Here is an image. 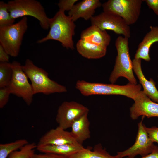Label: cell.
<instances>
[{"label":"cell","mask_w":158,"mask_h":158,"mask_svg":"<svg viewBox=\"0 0 158 158\" xmlns=\"http://www.w3.org/2000/svg\"><path fill=\"white\" fill-rule=\"evenodd\" d=\"M80 39L95 44L107 47L111 41V37L106 31L92 25L81 33Z\"/></svg>","instance_id":"16"},{"label":"cell","mask_w":158,"mask_h":158,"mask_svg":"<svg viewBox=\"0 0 158 158\" xmlns=\"http://www.w3.org/2000/svg\"></svg>","instance_id":"33"},{"label":"cell","mask_w":158,"mask_h":158,"mask_svg":"<svg viewBox=\"0 0 158 158\" xmlns=\"http://www.w3.org/2000/svg\"><path fill=\"white\" fill-rule=\"evenodd\" d=\"M49 30L44 37L37 41L42 43L49 40L60 42L67 49H74L73 37L75 34V25L71 18L66 16L65 11L59 9L54 16L49 18Z\"/></svg>","instance_id":"1"},{"label":"cell","mask_w":158,"mask_h":158,"mask_svg":"<svg viewBox=\"0 0 158 158\" xmlns=\"http://www.w3.org/2000/svg\"><path fill=\"white\" fill-rule=\"evenodd\" d=\"M90 20L92 25H96L102 30H111L128 38L131 37L129 25L121 17L116 14L103 11L93 16Z\"/></svg>","instance_id":"10"},{"label":"cell","mask_w":158,"mask_h":158,"mask_svg":"<svg viewBox=\"0 0 158 158\" xmlns=\"http://www.w3.org/2000/svg\"><path fill=\"white\" fill-rule=\"evenodd\" d=\"M76 48L82 56L89 59H97L106 54L107 48L87 42L80 39L77 42Z\"/></svg>","instance_id":"19"},{"label":"cell","mask_w":158,"mask_h":158,"mask_svg":"<svg viewBox=\"0 0 158 158\" xmlns=\"http://www.w3.org/2000/svg\"><path fill=\"white\" fill-rule=\"evenodd\" d=\"M11 64L13 75L7 87L11 94L22 98L27 105L30 106L32 102L34 95L32 85L20 63L14 61Z\"/></svg>","instance_id":"8"},{"label":"cell","mask_w":158,"mask_h":158,"mask_svg":"<svg viewBox=\"0 0 158 158\" xmlns=\"http://www.w3.org/2000/svg\"><path fill=\"white\" fill-rule=\"evenodd\" d=\"M68 158H119L116 155H110L100 144L95 145L93 151L87 148L71 154Z\"/></svg>","instance_id":"21"},{"label":"cell","mask_w":158,"mask_h":158,"mask_svg":"<svg viewBox=\"0 0 158 158\" xmlns=\"http://www.w3.org/2000/svg\"><path fill=\"white\" fill-rule=\"evenodd\" d=\"M75 88L84 96L120 95L126 96L134 101L141 91L142 87L140 84L135 85L130 82L126 85H120L78 80L76 83Z\"/></svg>","instance_id":"2"},{"label":"cell","mask_w":158,"mask_h":158,"mask_svg":"<svg viewBox=\"0 0 158 158\" xmlns=\"http://www.w3.org/2000/svg\"><path fill=\"white\" fill-rule=\"evenodd\" d=\"M11 63L0 62V88L8 87L13 75Z\"/></svg>","instance_id":"23"},{"label":"cell","mask_w":158,"mask_h":158,"mask_svg":"<svg viewBox=\"0 0 158 158\" xmlns=\"http://www.w3.org/2000/svg\"><path fill=\"white\" fill-rule=\"evenodd\" d=\"M86 113L75 121L71 125L70 132L76 141L82 145L83 142L90 138V121Z\"/></svg>","instance_id":"18"},{"label":"cell","mask_w":158,"mask_h":158,"mask_svg":"<svg viewBox=\"0 0 158 158\" xmlns=\"http://www.w3.org/2000/svg\"><path fill=\"white\" fill-rule=\"evenodd\" d=\"M28 27L26 16L16 23L0 27V45L10 56L16 57L18 55Z\"/></svg>","instance_id":"6"},{"label":"cell","mask_w":158,"mask_h":158,"mask_svg":"<svg viewBox=\"0 0 158 158\" xmlns=\"http://www.w3.org/2000/svg\"><path fill=\"white\" fill-rule=\"evenodd\" d=\"M89 111L87 107L77 102L65 101L58 107L56 121L59 126L66 130L71 128L75 121Z\"/></svg>","instance_id":"11"},{"label":"cell","mask_w":158,"mask_h":158,"mask_svg":"<svg viewBox=\"0 0 158 158\" xmlns=\"http://www.w3.org/2000/svg\"><path fill=\"white\" fill-rule=\"evenodd\" d=\"M15 20L8 11L7 3L0 1V27L12 25Z\"/></svg>","instance_id":"25"},{"label":"cell","mask_w":158,"mask_h":158,"mask_svg":"<svg viewBox=\"0 0 158 158\" xmlns=\"http://www.w3.org/2000/svg\"><path fill=\"white\" fill-rule=\"evenodd\" d=\"M22 68L30 80L34 95L42 93L48 95L67 92L65 86L51 79L46 71L35 65L30 59L26 60Z\"/></svg>","instance_id":"3"},{"label":"cell","mask_w":158,"mask_h":158,"mask_svg":"<svg viewBox=\"0 0 158 158\" xmlns=\"http://www.w3.org/2000/svg\"><path fill=\"white\" fill-rule=\"evenodd\" d=\"M9 56L0 45V62H9Z\"/></svg>","instance_id":"31"},{"label":"cell","mask_w":158,"mask_h":158,"mask_svg":"<svg viewBox=\"0 0 158 158\" xmlns=\"http://www.w3.org/2000/svg\"><path fill=\"white\" fill-rule=\"evenodd\" d=\"M102 5L99 0H84L75 4L68 16L74 22L80 18L88 20L93 16L95 9Z\"/></svg>","instance_id":"14"},{"label":"cell","mask_w":158,"mask_h":158,"mask_svg":"<svg viewBox=\"0 0 158 158\" xmlns=\"http://www.w3.org/2000/svg\"><path fill=\"white\" fill-rule=\"evenodd\" d=\"M80 145L73 137L70 132L58 126L47 132L40 139L37 145Z\"/></svg>","instance_id":"13"},{"label":"cell","mask_w":158,"mask_h":158,"mask_svg":"<svg viewBox=\"0 0 158 158\" xmlns=\"http://www.w3.org/2000/svg\"><path fill=\"white\" fill-rule=\"evenodd\" d=\"M8 11L14 19L26 16L37 19L41 27L44 30L49 28V20L43 7L36 0H13L7 3Z\"/></svg>","instance_id":"5"},{"label":"cell","mask_w":158,"mask_h":158,"mask_svg":"<svg viewBox=\"0 0 158 158\" xmlns=\"http://www.w3.org/2000/svg\"><path fill=\"white\" fill-rule=\"evenodd\" d=\"M134 101L130 109L132 119H137L140 116L158 117V103L152 101L143 91H140Z\"/></svg>","instance_id":"12"},{"label":"cell","mask_w":158,"mask_h":158,"mask_svg":"<svg viewBox=\"0 0 158 158\" xmlns=\"http://www.w3.org/2000/svg\"><path fill=\"white\" fill-rule=\"evenodd\" d=\"M145 128L151 141L153 143L158 144V127L153 126L148 128L145 126Z\"/></svg>","instance_id":"28"},{"label":"cell","mask_w":158,"mask_h":158,"mask_svg":"<svg viewBox=\"0 0 158 158\" xmlns=\"http://www.w3.org/2000/svg\"><path fill=\"white\" fill-rule=\"evenodd\" d=\"M37 145L34 142L28 143L19 151H15L11 153L8 158H32L35 154V150Z\"/></svg>","instance_id":"24"},{"label":"cell","mask_w":158,"mask_h":158,"mask_svg":"<svg viewBox=\"0 0 158 158\" xmlns=\"http://www.w3.org/2000/svg\"><path fill=\"white\" fill-rule=\"evenodd\" d=\"M127 158H135L127 157ZM140 158H158V149L155 150L150 154Z\"/></svg>","instance_id":"32"},{"label":"cell","mask_w":158,"mask_h":158,"mask_svg":"<svg viewBox=\"0 0 158 158\" xmlns=\"http://www.w3.org/2000/svg\"><path fill=\"white\" fill-rule=\"evenodd\" d=\"M28 143L25 139L17 140L14 142L0 144V158H7L13 152L20 149Z\"/></svg>","instance_id":"22"},{"label":"cell","mask_w":158,"mask_h":158,"mask_svg":"<svg viewBox=\"0 0 158 158\" xmlns=\"http://www.w3.org/2000/svg\"><path fill=\"white\" fill-rule=\"evenodd\" d=\"M11 91L7 87L0 88V108H2L6 104L9 100Z\"/></svg>","instance_id":"26"},{"label":"cell","mask_w":158,"mask_h":158,"mask_svg":"<svg viewBox=\"0 0 158 158\" xmlns=\"http://www.w3.org/2000/svg\"><path fill=\"white\" fill-rule=\"evenodd\" d=\"M144 117L142 116L141 121L138 123V131L134 144L128 149L118 152L116 155L119 158L125 157H135L140 155L142 157L145 156L158 149L150 140L143 123Z\"/></svg>","instance_id":"9"},{"label":"cell","mask_w":158,"mask_h":158,"mask_svg":"<svg viewBox=\"0 0 158 158\" xmlns=\"http://www.w3.org/2000/svg\"><path fill=\"white\" fill-rule=\"evenodd\" d=\"M115 45L117 54L113 69L110 75V82L114 84L119 77H122L126 78L129 82L137 84L130 56L128 38L118 36L116 40Z\"/></svg>","instance_id":"4"},{"label":"cell","mask_w":158,"mask_h":158,"mask_svg":"<svg viewBox=\"0 0 158 158\" xmlns=\"http://www.w3.org/2000/svg\"><path fill=\"white\" fill-rule=\"evenodd\" d=\"M132 61L133 71L143 87V91L152 101L158 103V90L156 83L152 78L148 80L144 75L141 68V59L134 58Z\"/></svg>","instance_id":"15"},{"label":"cell","mask_w":158,"mask_h":158,"mask_svg":"<svg viewBox=\"0 0 158 158\" xmlns=\"http://www.w3.org/2000/svg\"><path fill=\"white\" fill-rule=\"evenodd\" d=\"M32 158H68L65 156L52 153L37 154H35Z\"/></svg>","instance_id":"29"},{"label":"cell","mask_w":158,"mask_h":158,"mask_svg":"<svg viewBox=\"0 0 158 158\" xmlns=\"http://www.w3.org/2000/svg\"><path fill=\"white\" fill-rule=\"evenodd\" d=\"M150 31L146 34L139 44L134 58L143 59L148 62L150 48L154 42H158V27L150 26Z\"/></svg>","instance_id":"17"},{"label":"cell","mask_w":158,"mask_h":158,"mask_svg":"<svg viewBox=\"0 0 158 158\" xmlns=\"http://www.w3.org/2000/svg\"><path fill=\"white\" fill-rule=\"evenodd\" d=\"M143 0H109L102 5L103 11L116 14L128 25L134 24L140 14Z\"/></svg>","instance_id":"7"},{"label":"cell","mask_w":158,"mask_h":158,"mask_svg":"<svg viewBox=\"0 0 158 158\" xmlns=\"http://www.w3.org/2000/svg\"><path fill=\"white\" fill-rule=\"evenodd\" d=\"M77 0H61L58 3V6L60 9L64 11H70L72 8Z\"/></svg>","instance_id":"27"},{"label":"cell","mask_w":158,"mask_h":158,"mask_svg":"<svg viewBox=\"0 0 158 158\" xmlns=\"http://www.w3.org/2000/svg\"><path fill=\"white\" fill-rule=\"evenodd\" d=\"M146 3L149 8L152 9L154 13L158 15V0H143Z\"/></svg>","instance_id":"30"},{"label":"cell","mask_w":158,"mask_h":158,"mask_svg":"<svg viewBox=\"0 0 158 158\" xmlns=\"http://www.w3.org/2000/svg\"><path fill=\"white\" fill-rule=\"evenodd\" d=\"M82 145L71 144L60 145H37V149L40 152L52 153L68 157L84 149Z\"/></svg>","instance_id":"20"}]
</instances>
